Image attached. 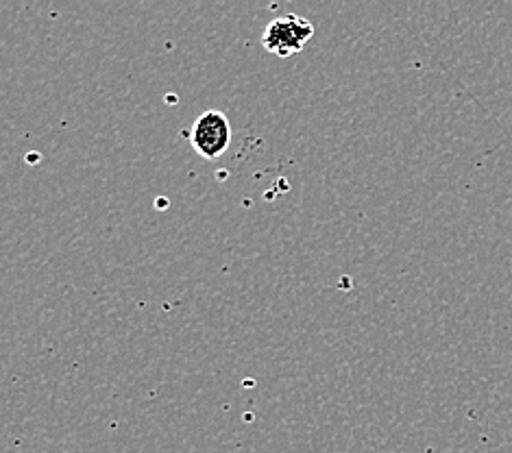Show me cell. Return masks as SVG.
<instances>
[{
	"instance_id": "obj_1",
	"label": "cell",
	"mask_w": 512,
	"mask_h": 453,
	"mask_svg": "<svg viewBox=\"0 0 512 453\" xmlns=\"http://www.w3.org/2000/svg\"><path fill=\"white\" fill-rule=\"evenodd\" d=\"M314 24L297 14H286L268 24L262 35V46L277 57H292L301 53L312 40Z\"/></svg>"
},
{
	"instance_id": "obj_2",
	"label": "cell",
	"mask_w": 512,
	"mask_h": 453,
	"mask_svg": "<svg viewBox=\"0 0 512 453\" xmlns=\"http://www.w3.org/2000/svg\"><path fill=\"white\" fill-rule=\"evenodd\" d=\"M192 149L197 151L203 159H216L221 157L231 144V125L223 112L210 109L199 120L194 122L190 133Z\"/></svg>"
}]
</instances>
